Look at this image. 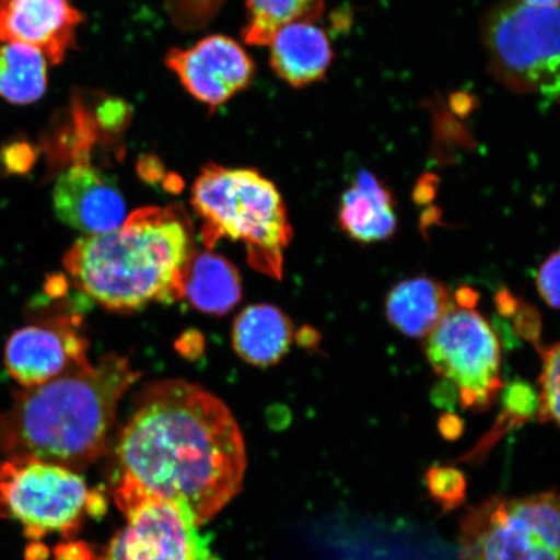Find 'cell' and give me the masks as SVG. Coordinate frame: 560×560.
Listing matches in <instances>:
<instances>
[{"label": "cell", "mask_w": 560, "mask_h": 560, "mask_svg": "<svg viewBox=\"0 0 560 560\" xmlns=\"http://www.w3.org/2000/svg\"><path fill=\"white\" fill-rule=\"evenodd\" d=\"M118 440L125 470L198 525L240 493L247 454L228 406L182 380L147 385Z\"/></svg>", "instance_id": "obj_1"}, {"label": "cell", "mask_w": 560, "mask_h": 560, "mask_svg": "<svg viewBox=\"0 0 560 560\" xmlns=\"http://www.w3.org/2000/svg\"><path fill=\"white\" fill-rule=\"evenodd\" d=\"M139 376L126 357L109 353L16 390L0 411V452L85 470L103 454L118 404Z\"/></svg>", "instance_id": "obj_2"}, {"label": "cell", "mask_w": 560, "mask_h": 560, "mask_svg": "<svg viewBox=\"0 0 560 560\" xmlns=\"http://www.w3.org/2000/svg\"><path fill=\"white\" fill-rule=\"evenodd\" d=\"M196 255L194 226L177 206L140 208L110 233L77 241L65 268L77 289L105 310L135 312L185 299Z\"/></svg>", "instance_id": "obj_3"}, {"label": "cell", "mask_w": 560, "mask_h": 560, "mask_svg": "<svg viewBox=\"0 0 560 560\" xmlns=\"http://www.w3.org/2000/svg\"><path fill=\"white\" fill-rule=\"evenodd\" d=\"M191 205L207 248L221 240L241 242L252 268L282 278L292 226L282 195L270 179L248 167L231 170L210 163L195 180Z\"/></svg>", "instance_id": "obj_4"}, {"label": "cell", "mask_w": 560, "mask_h": 560, "mask_svg": "<svg viewBox=\"0 0 560 560\" xmlns=\"http://www.w3.org/2000/svg\"><path fill=\"white\" fill-rule=\"evenodd\" d=\"M556 490L527 497H490L459 522L462 560H559Z\"/></svg>", "instance_id": "obj_5"}, {"label": "cell", "mask_w": 560, "mask_h": 560, "mask_svg": "<svg viewBox=\"0 0 560 560\" xmlns=\"http://www.w3.org/2000/svg\"><path fill=\"white\" fill-rule=\"evenodd\" d=\"M103 510V497L79 472L32 458L0 462V517L19 522L32 540L73 536L83 517Z\"/></svg>", "instance_id": "obj_6"}, {"label": "cell", "mask_w": 560, "mask_h": 560, "mask_svg": "<svg viewBox=\"0 0 560 560\" xmlns=\"http://www.w3.org/2000/svg\"><path fill=\"white\" fill-rule=\"evenodd\" d=\"M559 7L503 4L486 27L489 59L502 81L525 93L559 94Z\"/></svg>", "instance_id": "obj_7"}, {"label": "cell", "mask_w": 560, "mask_h": 560, "mask_svg": "<svg viewBox=\"0 0 560 560\" xmlns=\"http://www.w3.org/2000/svg\"><path fill=\"white\" fill-rule=\"evenodd\" d=\"M425 354L457 389L464 409L490 408L503 388L500 340L474 307L453 305L425 336Z\"/></svg>", "instance_id": "obj_8"}, {"label": "cell", "mask_w": 560, "mask_h": 560, "mask_svg": "<svg viewBox=\"0 0 560 560\" xmlns=\"http://www.w3.org/2000/svg\"><path fill=\"white\" fill-rule=\"evenodd\" d=\"M115 499L128 524L112 538L104 560H219L190 517L130 476Z\"/></svg>", "instance_id": "obj_9"}, {"label": "cell", "mask_w": 560, "mask_h": 560, "mask_svg": "<svg viewBox=\"0 0 560 560\" xmlns=\"http://www.w3.org/2000/svg\"><path fill=\"white\" fill-rule=\"evenodd\" d=\"M165 65L188 94L212 110L249 88L256 72L247 51L225 35H209L191 47L172 48Z\"/></svg>", "instance_id": "obj_10"}, {"label": "cell", "mask_w": 560, "mask_h": 560, "mask_svg": "<svg viewBox=\"0 0 560 560\" xmlns=\"http://www.w3.org/2000/svg\"><path fill=\"white\" fill-rule=\"evenodd\" d=\"M88 347L89 342L74 330L73 319L27 325L7 340L4 366L23 388L35 387L88 362Z\"/></svg>", "instance_id": "obj_11"}, {"label": "cell", "mask_w": 560, "mask_h": 560, "mask_svg": "<svg viewBox=\"0 0 560 560\" xmlns=\"http://www.w3.org/2000/svg\"><path fill=\"white\" fill-rule=\"evenodd\" d=\"M52 202L59 220L85 236L110 233L128 217L115 180L91 161L62 170L55 182Z\"/></svg>", "instance_id": "obj_12"}, {"label": "cell", "mask_w": 560, "mask_h": 560, "mask_svg": "<svg viewBox=\"0 0 560 560\" xmlns=\"http://www.w3.org/2000/svg\"><path fill=\"white\" fill-rule=\"evenodd\" d=\"M83 21L70 0H0V42L37 48L51 65L77 48Z\"/></svg>", "instance_id": "obj_13"}, {"label": "cell", "mask_w": 560, "mask_h": 560, "mask_svg": "<svg viewBox=\"0 0 560 560\" xmlns=\"http://www.w3.org/2000/svg\"><path fill=\"white\" fill-rule=\"evenodd\" d=\"M269 47L272 70L293 88H304L324 79L331 66V42L311 19L292 21L280 27Z\"/></svg>", "instance_id": "obj_14"}, {"label": "cell", "mask_w": 560, "mask_h": 560, "mask_svg": "<svg viewBox=\"0 0 560 560\" xmlns=\"http://www.w3.org/2000/svg\"><path fill=\"white\" fill-rule=\"evenodd\" d=\"M339 223L357 242L387 241L397 229L394 196L374 174L361 171L341 196Z\"/></svg>", "instance_id": "obj_15"}, {"label": "cell", "mask_w": 560, "mask_h": 560, "mask_svg": "<svg viewBox=\"0 0 560 560\" xmlns=\"http://www.w3.org/2000/svg\"><path fill=\"white\" fill-rule=\"evenodd\" d=\"M454 305L443 283L429 277L405 279L385 299V315L396 330L425 338Z\"/></svg>", "instance_id": "obj_16"}, {"label": "cell", "mask_w": 560, "mask_h": 560, "mask_svg": "<svg viewBox=\"0 0 560 560\" xmlns=\"http://www.w3.org/2000/svg\"><path fill=\"white\" fill-rule=\"evenodd\" d=\"M293 327L278 307L258 304L245 307L233 326V346L241 359L250 365H276L289 353Z\"/></svg>", "instance_id": "obj_17"}, {"label": "cell", "mask_w": 560, "mask_h": 560, "mask_svg": "<svg viewBox=\"0 0 560 560\" xmlns=\"http://www.w3.org/2000/svg\"><path fill=\"white\" fill-rule=\"evenodd\" d=\"M240 271L228 258L212 252L196 254L185 279V298L200 312L223 315L242 299Z\"/></svg>", "instance_id": "obj_18"}, {"label": "cell", "mask_w": 560, "mask_h": 560, "mask_svg": "<svg viewBox=\"0 0 560 560\" xmlns=\"http://www.w3.org/2000/svg\"><path fill=\"white\" fill-rule=\"evenodd\" d=\"M46 56L23 44L0 46V97L10 104L30 105L46 94Z\"/></svg>", "instance_id": "obj_19"}, {"label": "cell", "mask_w": 560, "mask_h": 560, "mask_svg": "<svg viewBox=\"0 0 560 560\" xmlns=\"http://www.w3.org/2000/svg\"><path fill=\"white\" fill-rule=\"evenodd\" d=\"M245 44L269 46L280 27L292 21L312 19L320 10V0H245Z\"/></svg>", "instance_id": "obj_20"}, {"label": "cell", "mask_w": 560, "mask_h": 560, "mask_svg": "<svg viewBox=\"0 0 560 560\" xmlns=\"http://www.w3.org/2000/svg\"><path fill=\"white\" fill-rule=\"evenodd\" d=\"M501 392V417L488 435L481 439L479 445L466 455L465 460L485 458L509 431L529 422L537 415V395L534 387L527 382L516 380L503 387Z\"/></svg>", "instance_id": "obj_21"}, {"label": "cell", "mask_w": 560, "mask_h": 560, "mask_svg": "<svg viewBox=\"0 0 560 560\" xmlns=\"http://www.w3.org/2000/svg\"><path fill=\"white\" fill-rule=\"evenodd\" d=\"M542 357L541 392L537 396V416L541 423L559 424L560 350L559 346L538 348Z\"/></svg>", "instance_id": "obj_22"}, {"label": "cell", "mask_w": 560, "mask_h": 560, "mask_svg": "<svg viewBox=\"0 0 560 560\" xmlns=\"http://www.w3.org/2000/svg\"><path fill=\"white\" fill-rule=\"evenodd\" d=\"M425 487L444 514L451 513L466 500L467 479L453 466H431L424 475Z\"/></svg>", "instance_id": "obj_23"}, {"label": "cell", "mask_w": 560, "mask_h": 560, "mask_svg": "<svg viewBox=\"0 0 560 560\" xmlns=\"http://www.w3.org/2000/svg\"><path fill=\"white\" fill-rule=\"evenodd\" d=\"M225 0H165L167 15L179 30H202L217 16Z\"/></svg>", "instance_id": "obj_24"}, {"label": "cell", "mask_w": 560, "mask_h": 560, "mask_svg": "<svg viewBox=\"0 0 560 560\" xmlns=\"http://www.w3.org/2000/svg\"><path fill=\"white\" fill-rule=\"evenodd\" d=\"M40 149L30 140L19 137L0 145V172L9 177H20L32 171Z\"/></svg>", "instance_id": "obj_25"}, {"label": "cell", "mask_w": 560, "mask_h": 560, "mask_svg": "<svg viewBox=\"0 0 560 560\" xmlns=\"http://www.w3.org/2000/svg\"><path fill=\"white\" fill-rule=\"evenodd\" d=\"M559 262L560 257L557 250L546 258L536 279L538 293L555 311L559 307Z\"/></svg>", "instance_id": "obj_26"}, {"label": "cell", "mask_w": 560, "mask_h": 560, "mask_svg": "<svg viewBox=\"0 0 560 560\" xmlns=\"http://www.w3.org/2000/svg\"><path fill=\"white\" fill-rule=\"evenodd\" d=\"M439 431L446 440H457L464 432V422L458 416L444 415L439 419Z\"/></svg>", "instance_id": "obj_27"}, {"label": "cell", "mask_w": 560, "mask_h": 560, "mask_svg": "<svg viewBox=\"0 0 560 560\" xmlns=\"http://www.w3.org/2000/svg\"><path fill=\"white\" fill-rule=\"evenodd\" d=\"M455 398H458V392L452 383L446 381L436 388L435 395H433L436 405L444 406V408H453Z\"/></svg>", "instance_id": "obj_28"}, {"label": "cell", "mask_w": 560, "mask_h": 560, "mask_svg": "<svg viewBox=\"0 0 560 560\" xmlns=\"http://www.w3.org/2000/svg\"><path fill=\"white\" fill-rule=\"evenodd\" d=\"M56 560H91L89 550H85L80 546L77 548L75 545L60 546L56 550Z\"/></svg>", "instance_id": "obj_29"}, {"label": "cell", "mask_w": 560, "mask_h": 560, "mask_svg": "<svg viewBox=\"0 0 560 560\" xmlns=\"http://www.w3.org/2000/svg\"><path fill=\"white\" fill-rule=\"evenodd\" d=\"M520 2L534 7H559V0H520Z\"/></svg>", "instance_id": "obj_30"}]
</instances>
